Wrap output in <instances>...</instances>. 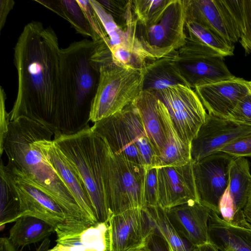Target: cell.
Here are the masks:
<instances>
[{
    "mask_svg": "<svg viewBox=\"0 0 251 251\" xmlns=\"http://www.w3.org/2000/svg\"><path fill=\"white\" fill-rule=\"evenodd\" d=\"M60 50L50 26L38 21L25 26L14 47L18 91L9 112L10 121L24 116L52 131Z\"/></svg>",
    "mask_w": 251,
    "mask_h": 251,
    "instance_id": "obj_1",
    "label": "cell"
},
{
    "mask_svg": "<svg viewBox=\"0 0 251 251\" xmlns=\"http://www.w3.org/2000/svg\"><path fill=\"white\" fill-rule=\"evenodd\" d=\"M110 45L83 39L60 51V68L52 132L73 134L89 126L101 63L111 57Z\"/></svg>",
    "mask_w": 251,
    "mask_h": 251,
    "instance_id": "obj_2",
    "label": "cell"
},
{
    "mask_svg": "<svg viewBox=\"0 0 251 251\" xmlns=\"http://www.w3.org/2000/svg\"><path fill=\"white\" fill-rule=\"evenodd\" d=\"M50 135L54 134L49 128L20 116L10 122L8 132L0 148V155L4 151L8 159L7 164L53 199L71 220L91 222L48 159L43 140Z\"/></svg>",
    "mask_w": 251,
    "mask_h": 251,
    "instance_id": "obj_3",
    "label": "cell"
},
{
    "mask_svg": "<svg viewBox=\"0 0 251 251\" xmlns=\"http://www.w3.org/2000/svg\"><path fill=\"white\" fill-rule=\"evenodd\" d=\"M75 167L87 191L98 222L108 223L112 216L107 194L105 163L108 145L89 126L73 134L59 132L53 139Z\"/></svg>",
    "mask_w": 251,
    "mask_h": 251,
    "instance_id": "obj_4",
    "label": "cell"
},
{
    "mask_svg": "<svg viewBox=\"0 0 251 251\" xmlns=\"http://www.w3.org/2000/svg\"><path fill=\"white\" fill-rule=\"evenodd\" d=\"M91 129L105 140L113 153L147 169L158 167L159 153L132 103L94 123Z\"/></svg>",
    "mask_w": 251,
    "mask_h": 251,
    "instance_id": "obj_5",
    "label": "cell"
},
{
    "mask_svg": "<svg viewBox=\"0 0 251 251\" xmlns=\"http://www.w3.org/2000/svg\"><path fill=\"white\" fill-rule=\"evenodd\" d=\"M100 72L90 116L93 123L123 110L133 102L143 89L142 70L118 66L110 59L101 63Z\"/></svg>",
    "mask_w": 251,
    "mask_h": 251,
    "instance_id": "obj_6",
    "label": "cell"
},
{
    "mask_svg": "<svg viewBox=\"0 0 251 251\" xmlns=\"http://www.w3.org/2000/svg\"><path fill=\"white\" fill-rule=\"evenodd\" d=\"M147 168L113 153L108 145L105 171L112 215L134 208H147L144 195Z\"/></svg>",
    "mask_w": 251,
    "mask_h": 251,
    "instance_id": "obj_7",
    "label": "cell"
},
{
    "mask_svg": "<svg viewBox=\"0 0 251 251\" xmlns=\"http://www.w3.org/2000/svg\"><path fill=\"white\" fill-rule=\"evenodd\" d=\"M186 18V0H170L152 24H137L136 36L151 59L167 56L184 45Z\"/></svg>",
    "mask_w": 251,
    "mask_h": 251,
    "instance_id": "obj_8",
    "label": "cell"
},
{
    "mask_svg": "<svg viewBox=\"0 0 251 251\" xmlns=\"http://www.w3.org/2000/svg\"><path fill=\"white\" fill-rule=\"evenodd\" d=\"M224 57L202 43L186 37L184 45L176 51V60L187 86H198L234 77Z\"/></svg>",
    "mask_w": 251,
    "mask_h": 251,
    "instance_id": "obj_9",
    "label": "cell"
},
{
    "mask_svg": "<svg viewBox=\"0 0 251 251\" xmlns=\"http://www.w3.org/2000/svg\"><path fill=\"white\" fill-rule=\"evenodd\" d=\"M186 17L233 44L244 30L243 0H186Z\"/></svg>",
    "mask_w": 251,
    "mask_h": 251,
    "instance_id": "obj_10",
    "label": "cell"
},
{
    "mask_svg": "<svg viewBox=\"0 0 251 251\" xmlns=\"http://www.w3.org/2000/svg\"><path fill=\"white\" fill-rule=\"evenodd\" d=\"M155 93L167 108L179 136L190 147L207 114L198 95L193 89L183 84Z\"/></svg>",
    "mask_w": 251,
    "mask_h": 251,
    "instance_id": "obj_11",
    "label": "cell"
},
{
    "mask_svg": "<svg viewBox=\"0 0 251 251\" xmlns=\"http://www.w3.org/2000/svg\"><path fill=\"white\" fill-rule=\"evenodd\" d=\"M234 158L218 151L193 162L199 201L218 215L220 199L228 186L230 165Z\"/></svg>",
    "mask_w": 251,
    "mask_h": 251,
    "instance_id": "obj_12",
    "label": "cell"
},
{
    "mask_svg": "<svg viewBox=\"0 0 251 251\" xmlns=\"http://www.w3.org/2000/svg\"><path fill=\"white\" fill-rule=\"evenodd\" d=\"M251 134V126L207 113L191 143V159L197 162L241 137Z\"/></svg>",
    "mask_w": 251,
    "mask_h": 251,
    "instance_id": "obj_13",
    "label": "cell"
},
{
    "mask_svg": "<svg viewBox=\"0 0 251 251\" xmlns=\"http://www.w3.org/2000/svg\"><path fill=\"white\" fill-rule=\"evenodd\" d=\"M6 171L18 192L22 216L41 219L55 227L71 220L66 212L50 197L15 168L7 164Z\"/></svg>",
    "mask_w": 251,
    "mask_h": 251,
    "instance_id": "obj_14",
    "label": "cell"
},
{
    "mask_svg": "<svg viewBox=\"0 0 251 251\" xmlns=\"http://www.w3.org/2000/svg\"><path fill=\"white\" fill-rule=\"evenodd\" d=\"M108 224L110 251L136 248L147 243L154 232L147 208H131L112 215Z\"/></svg>",
    "mask_w": 251,
    "mask_h": 251,
    "instance_id": "obj_15",
    "label": "cell"
},
{
    "mask_svg": "<svg viewBox=\"0 0 251 251\" xmlns=\"http://www.w3.org/2000/svg\"><path fill=\"white\" fill-rule=\"evenodd\" d=\"M193 162L182 166L157 168V206L164 209L199 201L193 173Z\"/></svg>",
    "mask_w": 251,
    "mask_h": 251,
    "instance_id": "obj_16",
    "label": "cell"
},
{
    "mask_svg": "<svg viewBox=\"0 0 251 251\" xmlns=\"http://www.w3.org/2000/svg\"><path fill=\"white\" fill-rule=\"evenodd\" d=\"M55 232L56 245L64 251H110L108 223L66 220Z\"/></svg>",
    "mask_w": 251,
    "mask_h": 251,
    "instance_id": "obj_17",
    "label": "cell"
},
{
    "mask_svg": "<svg viewBox=\"0 0 251 251\" xmlns=\"http://www.w3.org/2000/svg\"><path fill=\"white\" fill-rule=\"evenodd\" d=\"M249 81L234 77L196 87L194 90L208 113L229 118L238 102L249 93Z\"/></svg>",
    "mask_w": 251,
    "mask_h": 251,
    "instance_id": "obj_18",
    "label": "cell"
},
{
    "mask_svg": "<svg viewBox=\"0 0 251 251\" xmlns=\"http://www.w3.org/2000/svg\"><path fill=\"white\" fill-rule=\"evenodd\" d=\"M180 235L199 247L211 242L209 220L212 210L199 201H192L165 209Z\"/></svg>",
    "mask_w": 251,
    "mask_h": 251,
    "instance_id": "obj_19",
    "label": "cell"
},
{
    "mask_svg": "<svg viewBox=\"0 0 251 251\" xmlns=\"http://www.w3.org/2000/svg\"><path fill=\"white\" fill-rule=\"evenodd\" d=\"M50 135L43 140V147L48 159L58 176L72 194L88 219L98 222L87 191L78 172L56 145Z\"/></svg>",
    "mask_w": 251,
    "mask_h": 251,
    "instance_id": "obj_20",
    "label": "cell"
},
{
    "mask_svg": "<svg viewBox=\"0 0 251 251\" xmlns=\"http://www.w3.org/2000/svg\"><path fill=\"white\" fill-rule=\"evenodd\" d=\"M176 51L165 57L148 60L143 69V91L156 92L178 84L187 85L176 60Z\"/></svg>",
    "mask_w": 251,
    "mask_h": 251,
    "instance_id": "obj_21",
    "label": "cell"
},
{
    "mask_svg": "<svg viewBox=\"0 0 251 251\" xmlns=\"http://www.w3.org/2000/svg\"><path fill=\"white\" fill-rule=\"evenodd\" d=\"M209 234L211 242L220 251L225 248L233 251H251V226L230 225L212 210L209 220Z\"/></svg>",
    "mask_w": 251,
    "mask_h": 251,
    "instance_id": "obj_22",
    "label": "cell"
},
{
    "mask_svg": "<svg viewBox=\"0 0 251 251\" xmlns=\"http://www.w3.org/2000/svg\"><path fill=\"white\" fill-rule=\"evenodd\" d=\"M159 100L154 92L142 91L132 104L137 109L147 133L160 156L165 148L166 136L159 112Z\"/></svg>",
    "mask_w": 251,
    "mask_h": 251,
    "instance_id": "obj_23",
    "label": "cell"
},
{
    "mask_svg": "<svg viewBox=\"0 0 251 251\" xmlns=\"http://www.w3.org/2000/svg\"><path fill=\"white\" fill-rule=\"evenodd\" d=\"M159 109L166 142L164 149L159 157L158 167L184 166L191 160L190 147L179 136L167 108L160 100Z\"/></svg>",
    "mask_w": 251,
    "mask_h": 251,
    "instance_id": "obj_24",
    "label": "cell"
},
{
    "mask_svg": "<svg viewBox=\"0 0 251 251\" xmlns=\"http://www.w3.org/2000/svg\"><path fill=\"white\" fill-rule=\"evenodd\" d=\"M8 237L17 248L40 242L55 232V227L39 218L24 216L15 222Z\"/></svg>",
    "mask_w": 251,
    "mask_h": 251,
    "instance_id": "obj_25",
    "label": "cell"
},
{
    "mask_svg": "<svg viewBox=\"0 0 251 251\" xmlns=\"http://www.w3.org/2000/svg\"><path fill=\"white\" fill-rule=\"evenodd\" d=\"M227 189L237 211L244 213L243 209L251 191L249 162L245 157H236L232 161L229 167Z\"/></svg>",
    "mask_w": 251,
    "mask_h": 251,
    "instance_id": "obj_26",
    "label": "cell"
},
{
    "mask_svg": "<svg viewBox=\"0 0 251 251\" xmlns=\"http://www.w3.org/2000/svg\"><path fill=\"white\" fill-rule=\"evenodd\" d=\"M147 210L155 231L172 251H197L198 247L193 246L180 235L165 209L157 206L147 207Z\"/></svg>",
    "mask_w": 251,
    "mask_h": 251,
    "instance_id": "obj_27",
    "label": "cell"
},
{
    "mask_svg": "<svg viewBox=\"0 0 251 251\" xmlns=\"http://www.w3.org/2000/svg\"><path fill=\"white\" fill-rule=\"evenodd\" d=\"M67 20L77 33L93 38L86 16L77 0H35Z\"/></svg>",
    "mask_w": 251,
    "mask_h": 251,
    "instance_id": "obj_28",
    "label": "cell"
},
{
    "mask_svg": "<svg viewBox=\"0 0 251 251\" xmlns=\"http://www.w3.org/2000/svg\"><path fill=\"white\" fill-rule=\"evenodd\" d=\"M0 226L15 222L22 217L20 198L2 160L0 166Z\"/></svg>",
    "mask_w": 251,
    "mask_h": 251,
    "instance_id": "obj_29",
    "label": "cell"
},
{
    "mask_svg": "<svg viewBox=\"0 0 251 251\" xmlns=\"http://www.w3.org/2000/svg\"><path fill=\"white\" fill-rule=\"evenodd\" d=\"M113 62L116 65L137 70H143L147 62L151 60L138 39L111 46Z\"/></svg>",
    "mask_w": 251,
    "mask_h": 251,
    "instance_id": "obj_30",
    "label": "cell"
},
{
    "mask_svg": "<svg viewBox=\"0 0 251 251\" xmlns=\"http://www.w3.org/2000/svg\"><path fill=\"white\" fill-rule=\"evenodd\" d=\"M185 36L198 40L218 51L224 57L233 55L234 46L210 29L190 18H186Z\"/></svg>",
    "mask_w": 251,
    "mask_h": 251,
    "instance_id": "obj_31",
    "label": "cell"
},
{
    "mask_svg": "<svg viewBox=\"0 0 251 251\" xmlns=\"http://www.w3.org/2000/svg\"><path fill=\"white\" fill-rule=\"evenodd\" d=\"M170 0H132L133 14L137 24L148 26L154 23L165 10Z\"/></svg>",
    "mask_w": 251,
    "mask_h": 251,
    "instance_id": "obj_32",
    "label": "cell"
},
{
    "mask_svg": "<svg viewBox=\"0 0 251 251\" xmlns=\"http://www.w3.org/2000/svg\"><path fill=\"white\" fill-rule=\"evenodd\" d=\"M98 1L124 31L128 25L136 20L131 0H100Z\"/></svg>",
    "mask_w": 251,
    "mask_h": 251,
    "instance_id": "obj_33",
    "label": "cell"
},
{
    "mask_svg": "<svg viewBox=\"0 0 251 251\" xmlns=\"http://www.w3.org/2000/svg\"><path fill=\"white\" fill-rule=\"evenodd\" d=\"M90 1L109 39L111 47L122 44L127 40L131 34L127 30L121 29L98 0Z\"/></svg>",
    "mask_w": 251,
    "mask_h": 251,
    "instance_id": "obj_34",
    "label": "cell"
},
{
    "mask_svg": "<svg viewBox=\"0 0 251 251\" xmlns=\"http://www.w3.org/2000/svg\"><path fill=\"white\" fill-rule=\"evenodd\" d=\"M77 2L82 9L92 30L95 42L102 41L110 46L109 39L90 0H79Z\"/></svg>",
    "mask_w": 251,
    "mask_h": 251,
    "instance_id": "obj_35",
    "label": "cell"
},
{
    "mask_svg": "<svg viewBox=\"0 0 251 251\" xmlns=\"http://www.w3.org/2000/svg\"><path fill=\"white\" fill-rule=\"evenodd\" d=\"M143 188L147 207L157 206V167L147 168Z\"/></svg>",
    "mask_w": 251,
    "mask_h": 251,
    "instance_id": "obj_36",
    "label": "cell"
},
{
    "mask_svg": "<svg viewBox=\"0 0 251 251\" xmlns=\"http://www.w3.org/2000/svg\"><path fill=\"white\" fill-rule=\"evenodd\" d=\"M219 151L227 153L235 158L251 157V134L231 142L220 149Z\"/></svg>",
    "mask_w": 251,
    "mask_h": 251,
    "instance_id": "obj_37",
    "label": "cell"
},
{
    "mask_svg": "<svg viewBox=\"0 0 251 251\" xmlns=\"http://www.w3.org/2000/svg\"><path fill=\"white\" fill-rule=\"evenodd\" d=\"M244 30L239 42L246 55L251 54V0H243Z\"/></svg>",
    "mask_w": 251,
    "mask_h": 251,
    "instance_id": "obj_38",
    "label": "cell"
},
{
    "mask_svg": "<svg viewBox=\"0 0 251 251\" xmlns=\"http://www.w3.org/2000/svg\"><path fill=\"white\" fill-rule=\"evenodd\" d=\"M228 119L251 126V95L250 94L238 102Z\"/></svg>",
    "mask_w": 251,
    "mask_h": 251,
    "instance_id": "obj_39",
    "label": "cell"
},
{
    "mask_svg": "<svg viewBox=\"0 0 251 251\" xmlns=\"http://www.w3.org/2000/svg\"><path fill=\"white\" fill-rule=\"evenodd\" d=\"M6 97L3 88L1 86L0 91V148L2 147L8 130L10 121V114L5 108Z\"/></svg>",
    "mask_w": 251,
    "mask_h": 251,
    "instance_id": "obj_40",
    "label": "cell"
},
{
    "mask_svg": "<svg viewBox=\"0 0 251 251\" xmlns=\"http://www.w3.org/2000/svg\"><path fill=\"white\" fill-rule=\"evenodd\" d=\"M149 246L151 251H170L166 241L155 231L151 236Z\"/></svg>",
    "mask_w": 251,
    "mask_h": 251,
    "instance_id": "obj_41",
    "label": "cell"
},
{
    "mask_svg": "<svg viewBox=\"0 0 251 251\" xmlns=\"http://www.w3.org/2000/svg\"><path fill=\"white\" fill-rule=\"evenodd\" d=\"M15 5L13 0H1L0 1V30L4 27L7 17Z\"/></svg>",
    "mask_w": 251,
    "mask_h": 251,
    "instance_id": "obj_42",
    "label": "cell"
},
{
    "mask_svg": "<svg viewBox=\"0 0 251 251\" xmlns=\"http://www.w3.org/2000/svg\"><path fill=\"white\" fill-rule=\"evenodd\" d=\"M22 249L16 248L7 237L0 239V251H22Z\"/></svg>",
    "mask_w": 251,
    "mask_h": 251,
    "instance_id": "obj_43",
    "label": "cell"
},
{
    "mask_svg": "<svg viewBox=\"0 0 251 251\" xmlns=\"http://www.w3.org/2000/svg\"><path fill=\"white\" fill-rule=\"evenodd\" d=\"M243 212L247 221L251 224V191Z\"/></svg>",
    "mask_w": 251,
    "mask_h": 251,
    "instance_id": "obj_44",
    "label": "cell"
},
{
    "mask_svg": "<svg viewBox=\"0 0 251 251\" xmlns=\"http://www.w3.org/2000/svg\"><path fill=\"white\" fill-rule=\"evenodd\" d=\"M170 251H172L169 249ZM197 251H220L218 248L212 243L210 242L203 246L199 247Z\"/></svg>",
    "mask_w": 251,
    "mask_h": 251,
    "instance_id": "obj_45",
    "label": "cell"
},
{
    "mask_svg": "<svg viewBox=\"0 0 251 251\" xmlns=\"http://www.w3.org/2000/svg\"><path fill=\"white\" fill-rule=\"evenodd\" d=\"M148 242L136 248L129 250L128 251H151V250L148 244Z\"/></svg>",
    "mask_w": 251,
    "mask_h": 251,
    "instance_id": "obj_46",
    "label": "cell"
},
{
    "mask_svg": "<svg viewBox=\"0 0 251 251\" xmlns=\"http://www.w3.org/2000/svg\"><path fill=\"white\" fill-rule=\"evenodd\" d=\"M220 251H233L229 248H225V249L221 250Z\"/></svg>",
    "mask_w": 251,
    "mask_h": 251,
    "instance_id": "obj_47",
    "label": "cell"
},
{
    "mask_svg": "<svg viewBox=\"0 0 251 251\" xmlns=\"http://www.w3.org/2000/svg\"><path fill=\"white\" fill-rule=\"evenodd\" d=\"M249 85H250V87H249V93H250V94L251 95V83L249 81Z\"/></svg>",
    "mask_w": 251,
    "mask_h": 251,
    "instance_id": "obj_48",
    "label": "cell"
},
{
    "mask_svg": "<svg viewBox=\"0 0 251 251\" xmlns=\"http://www.w3.org/2000/svg\"><path fill=\"white\" fill-rule=\"evenodd\" d=\"M250 81V82L251 83V81Z\"/></svg>",
    "mask_w": 251,
    "mask_h": 251,
    "instance_id": "obj_49",
    "label": "cell"
}]
</instances>
